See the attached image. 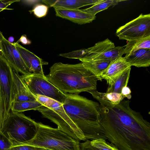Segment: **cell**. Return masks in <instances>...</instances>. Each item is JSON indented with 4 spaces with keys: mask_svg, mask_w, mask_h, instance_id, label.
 Returning a JSON list of instances; mask_svg holds the SVG:
<instances>
[{
    "mask_svg": "<svg viewBox=\"0 0 150 150\" xmlns=\"http://www.w3.org/2000/svg\"><path fill=\"white\" fill-rule=\"evenodd\" d=\"M124 1L119 0H98L90 7L81 9L85 12L95 15L98 13L107 9L109 7L114 6L119 2Z\"/></svg>",
    "mask_w": 150,
    "mask_h": 150,
    "instance_id": "44dd1931",
    "label": "cell"
},
{
    "mask_svg": "<svg viewBox=\"0 0 150 150\" xmlns=\"http://www.w3.org/2000/svg\"><path fill=\"white\" fill-rule=\"evenodd\" d=\"M124 58L131 66L138 67H148L150 65V49H139L126 54Z\"/></svg>",
    "mask_w": 150,
    "mask_h": 150,
    "instance_id": "e0dca14e",
    "label": "cell"
},
{
    "mask_svg": "<svg viewBox=\"0 0 150 150\" xmlns=\"http://www.w3.org/2000/svg\"><path fill=\"white\" fill-rule=\"evenodd\" d=\"M111 61L91 60L81 62L98 80H101V73L108 67Z\"/></svg>",
    "mask_w": 150,
    "mask_h": 150,
    "instance_id": "ac0fdd59",
    "label": "cell"
},
{
    "mask_svg": "<svg viewBox=\"0 0 150 150\" xmlns=\"http://www.w3.org/2000/svg\"><path fill=\"white\" fill-rule=\"evenodd\" d=\"M12 145L10 140L0 131V150H10Z\"/></svg>",
    "mask_w": 150,
    "mask_h": 150,
    "instance_id": "83f0119b",
    "label": "cell"
},
{
    "mask_svg": "<svg viewBox=\"0 0 150 150\" xmlns=\"http://www.w3.org/2000/svg\"><path fill=\"white\" fill-rule=\"evenodd\" d=\"M91 95L99 103L100 124L110 143L119 150H150V124L131 108L129 100L114 105L97 91Z\"/></svg>",
    "mask_w": 150,
    "mask_h": 150,
    "instance_id": "6da1fadb",
    "label": "cell"
},
{
    "mask_svg": "<svg viewBox=\"0 0 150 150\" xmlns=\"http://www.w3.org/2000/svg\"><path fill=\"white\" fill-rule=\"evenodd\" d=\"M35 96L44 105L38 110L43 117L50 120L57 126L59 129L73 138L79 141L86 140L82 132L66 113L62 103L46 96Z\"/></svg>",
    "mask_w": 150,
    "mask_h": 150,
    "instance_id": "8992f818",
    "label": "cell"
},
{
    "mask_svg": "<svg viewBox=\"0 0 150 150\" xmlns=\"http://www.w3.org/2000/svg\"><path fill=\"white\" fill-rule=\"evenodd\" d=\"M66 94L67 97L62 103L64 110L86 140L107 139L100 123L99 103L78 94Z\"/></svg>",
    "mask_w": 150,
    "mask_h": 150,
    "instance_id": "7a4b0ae2",
    "label": "cell"
},
{
    "mask_svg": "<svg viewBox=\"0 0 150 150\" xmlns=\"http://www.w3.org/2000/svg\"><path fill=\"white\" fill-rule=\"evenodd\" d=\"M1 46L3 56L13 69L22 75L32 73L26 66L14 43H10L4 37Z\"/></svg>",
    "mask_w": 150,
    "mask_h": 150,
    "instance_id": "8fae6325",
    "label": "cell"
},
{
    "mask_svg": "<svg viewBox=\"0 0 150 150\" xmlns=\"http://www.w3.org/2000/svg\"><path fill=\"white\" fill-rule=\"evenodd\" d=\"M20 42L24 45H29L31 43V41L27 38L26 35H22L18 40L15 43H19Z\"/></svg>",
    "mask_w": 150,
    "mask_h": 150,
    "instance_id": "d6a6232c",
    "label": "cell"
},
{
    "mask_svg": "<svg viewBox=\"0 0 150 150\" xmlns=\"http://www.w3.org/2000/svg\"><path fill=\"white\" fill-rule=\"evenodd\" d=\"M115 34L119 39L128 41L150 35V14H141L136 18L119 28Z\"/></svg>",
    "mask_w": 150,
    "mask_h": 150,
    "instance_id": "ba28073f",
    "label": "cell"
},
{
    "mask_svg": "<svg viewBox=\"0 0 150 150\" xmlns=\"http://www.w3.org/2000/svg\"><path fill=\"white\" fill-rule=\"evenodd\" d=\"M8 115L4 95L0 87V131Z\"/></svg>",
    "mask_w": 150,
    "mask_h": 150,
    "instance_id": "d4e9b609",
    "label": "cell"
},
{
    "mask_svg": "<svg viewBox=\"0 0 150 150\" xmlns=\"http://www.w3.org/2000/svg\"><path fill=\"white\" fill-rule=\"evenodd\" d=\"M21 77L28 88L35 96L39 95L54 99L63 103L67 96L43 76L31 73Z\"/></svg>",
    "mask_w": 150,
    "mask_h": 150,
    "instance_id": "52a82bcc",
    "label": "cell"
},
{
    "mask_svg": "<svg viewBox=\"0 0 150 150\" xmlns=\"http://www.w3.org/2000/svg\"><path fill=\"white\" fill-rule=\"evenodd\" d=\"M38 122L21 112L11 111L1 132L11 142L12 145L24 144L35 136Z\"/></svg>",
    "mask_w": 150,
    "mask_h": 150,
    "instance_id": "5b68a950",
    "label": "cell"
},
{
    "mask_svg": "<svg viewBox=\"0 0 150 150\" xmlns=\"http://www.w3.org/2000/svg\"><path fill=\"white\" fill-rule=\"evenodd\" d=\"M14 44L30 71L35 74L45 76L42 65L48 63L19 43Z\"/></svg>",
    "mask_w": 150,
    "mask_h": 150,
    "instance_id": "5bb4252c",
    "label": "cell"
},
{
    "mask_svg": "<svg viewBox=\"0 0 150 150\" xmlns=\"http://www.w3.org/2000/svg\"><path fill=\"white\" fill-rule=\"evenodd\" d=\"M12 76V103L37 100L28 88L21 76L13 69Z\"/></svg>",
    "mask_w": 150,
    "mask_h": 150,
    "instance_id": "4fadbf2b",
    "label": "cell"
},
{
    "mask_svg": "<svg viewBox=\"0 0 150 150\" xmlns=\"http://www.w3.org/2000/svg\"><path fill=\"white\" fill-rule=\"evenodd\" d=\"M56 15L74 23L81 25L90 23L96 19V15L80 9L54 8Z\"/></svg>",
    "mask_w": 150,
    "mask_h": 150,
    "instance_id": "9a60e30c",
    "label": "cell"
},
{
    "mask_svg": "<svg viewBox=\"0 0 150 150\" xmlns=\"http://www.w3.org/2000/svg\"><path fill=\"white\" fill-rule=\"evenodd\" d=\"M131 67L124 57H119L111 61L108 67L101 73V78L106 80L109 86H110Z\"/></svg>",
    "mask_w": 150,
    "mask_h": 150,
    "instance_id": "7c38bea8",
    "label": "cell"
},
{
    "mask_svg": "<svg viewBox=\"0 0 150 150\" xmlns=\"http://www.w3.org/2000/svg\"><path fill=\"white\" fill-rule=\"evenodd\" d=\"M4 37L2 32L0 30V57H2L3 55L2 49L1 42Z\"/></svg>",
    "mask_w": 150,
    "mask_h": 150,
    "instance_id": "e575fe53",
    "label": "cell"
},
{
    "mask_svg": "<svg viewBox=\"0 0 150 150\" xmlns=\"http://www.w3.org/2000/svg\"><path fill=\"white\" fill-rule=\"evenodd\" d=\"M124 48V46L116 47L113 42L107 38L86 49V54L79 60L111 61L122 56Z\"/></svg>",
    "mask_w": 150,
    "mask_h": 150,
    "instance_id": "9c48e42d",
    "label": "cell"
},
{
    "mask_svg": "<svg viewBox=\"0 0 150 150\" xmlns=\"http://www.w3.org/2000/svg\"><path fill=\"white\" fill-rule=\"evenodd\" d=\"M98 0H42V2L49 7L54 8L79 9L86 6L93 5Z\"/></svg>",
    "mask_w": 150,
    "mask_h": 150,
    "instance_id": "2e32d148",
    "label": "cell"
},
{
    "mask_svg": "<svg viewBox=\"0 0 150 150\" xmlns=\"http://www.w3.org/2000/svg\"><path fill=\"white\" fill-rule=\"evenodd\" d=\"M121 93L125 98H127L128 99L131 98V91L130 88L127 86H125L122 88Z\"/></svg>",
    "mask_w": 150,
    "mask_h": 150,
    "instance_id": "1f68e13d",
    "label": "cell"
},
{
    "mask_svg": "<svg viewBox=\"0 0 150 150\" xmlns=\"http://www.w3.org/2000/svg\"><path fill=\"white\" fill-rule=\"evenodd\" d=\"M13 68L4 56L0 57V87L4 95L8 114L12 103Z\"/></svg>",
    "mask_w": 150,
    "mask_h": 150,
    "instance_id": "30bf717a",
    "label": "cell"
},
{
    "mask_svg": "<svg viewBox=\"0 0 150 150\" xmlns=\"http://www.w3.org/2000/svg\"><path fill=\"white\" fill-rule=\"evenodd\" d=\"M20 1V0H0V12L5 10L13 9L7 7L13 3Z\"/></svg>",
    "mask_w": 150,
    "mask_h": 150,
    "instance_id": "f546056e",
    "label": "cell"
},
{
    "mask_svg": "<svg viewBox=\"0 0 150 150\" xmlns=\"http://www.w3.org/2000/svg\"><path fill=\"white\" fill-rule=\"evenodd\" d=\"M48 10V6L42 4H37L34 6L33 10L29 11L31 13L38 18L45 16L47 14Z\"/></svg>",
    "mask_w": 150,
    "mask_h": 150,
    "instance_id": "484cf974",
    "label": "cell"
},
{
    "mask_svg": "<svg viewBox=\"0 0 150 150\" xmlns=\"http://www.w3.org/2000/svg\"><path fill=\"white\" fill-rule=\"evenodd\" d=\"M98 93L103 99L114 105L118 104L125 98L121 93H102L98 91Z\"/></svg>",
    "mask_w": 150,
    "mask_h": 150,
    "instance_id": "603a6c76",
    "label": "cell"
},
{
    "mask_svg": "<svg viewBox=\"0 0 150 150\" xmlns=\"http://www.w3.org/2000/svg\"><path fill=\"white\" fill-rule=\"evenodd\" d=\"M90 144L93 147L100 150H119L112 143L103 139H97L90 141Z\"/></svg>",
    "mask_w": 150,
    "mask_h": 150,
    "instance_id": "cb8c5ba5",
    "label": "cell"
},
{
    "mask_svg": "<svg viewBox=\"0 0 150 150\" xmlns=\"http://www.w3.org/2000/svg\"><path fill=\"white\" fill-rule=\"evenodd\" d=\"M131 68L125 71L112 85L109 86L106 93H120L122 88L127 86L130 77Z\"/></svg>",
    "mask_w": 150,
    "mask_h": 150,
    "instance_id": "7402d4cb",
    "label": "cell"
},
{
    "mask_svg": "<svg viewBox=\"0 0 150 150\" xmlns=\"http://www.w3.org/2000/svg\"><path fill=\"white\" fill-rule=\"evenodd\" d=\"M38 124V130L34 137L22 145H31L47 150H80L79 141L58 128H52L41 122Z\"/></svg>",
    "mask_w": 150,
    "mask_h": 150,
    "instance_id": "277c9868",
    "label": "cell"
},
{
    "mask_svg": "<svg viewBox=\"0 0 150 150\" xmlns=\"http://www.w3.org/2000/svg\"><path fill=\"white\" fill-rule=\"evenodd\" d=\"M86 53V49H80L67 53L60 54L59 55L69 59H77L79 60L84 56Z\"/></svg>",
    "mask_w": 150,
    "mask_h": 150,
    "instance_id": "4316f807",
    "label": "cell"
},
{
    "mask_svg": "<svg viewBox=\"0 0 150 150\" xmlns=\"http://www.w3.org/2000/svg\"><path fill=\"white\" fill-rule=\"evenodd\" d=\"M44 106L38 100L36 101L14 102L12 104L11 111L22 112L30 110H38Z\"/></svg>",
    "mask_w": 150,
    "mask_h": 150,
    "instance_id": "ffe728a7",
    "label": "cell"
},
{
    "mask_svg": "<svg viewBox=\"0 0 150 150\" xmlns=\"http://www.w3.org/2000/svg\"><path fill=\"white\" fill-rule=\"evenodd\" d=\"M8 41L11 43H13V42L14 40V38L13 36L9 37L7 40Z\"/></svg>",
    "mask_w": 150,
    "mask_h": 150,
    "instance_id": "d590c367",
    "label": "cell"
},
{
    "mask_svg": "<svg viewBox=\"0 0 150 150\" xmlns=\"http://www.w3.org/2000/svg\"><path fill=\"white\" fill-rule=\"evenodd\" d=\"M45 76L49 81L64 94H78L96 90L98 79L82 62L75 64L55 63Z\"/></svg>",
    "mask_w": 150,
    "mask_h": 150,
    "instance_id": "3957f363",
    "label": "cell"
},
{
    "mask_svg": "<svg viewBox=\"0 0 150 150\" xmlns=\"http://www.w3.org/2000/svg\"><path fill=\"white\" fill-rule=\"evenodd\" d=\"M142 49H150V35L139 39L128 41L125 46L124 54H129Z\"/></svg>",
    "mask_w": 150,
    "mask_h": 150,
    "instance_id": "d6986e66",
    "label": "cell"
},
{
    "mask_svg": "<svg viewBox=\"0 0 150 150\" xmlns=\"http://www.w3.org/2000/svg\"><path fill=\"white\" fill-rule=\"evenodd\" d=\"M80 150H100L92 146L90 141L86 140L83 142L80 143Z\"/></svg>",
    "mask_w": 150,
    "mask_h": 150,
    "instance_id": "4dcf8cb0",
    "label": "cell"
},
{
    "mask_svg": "<svg viewBox=\"0 0 150 150\" xmlns=\"http://www.w3.org/2000/svg\"><path fill=\"white\" fill-rule=\"evenodd\" d=\"M10 150H47L44 148L28 145L12 146Z\"/></svg>",
    "mask_w": 150,
    "mask_h": 150,
    "instance_id": "f1b7e54d",
    "label": "cell"
},
{
    "mask_svg": "<svg viewBox=\"0 0 150 150\" xmlns=\"http://www.w3.org/2000/svg\"><path fill=\"white\" fill-rule=\"evenodd\" d=\"M42 0H21L22 3L28 6H32L36 5L42 1Z\"/></svg>",
    "mask_w": 150,
    "mask_h": 150,
    "instance_id": "836d02e7",
    "label": "cell"
}]
</instances>
